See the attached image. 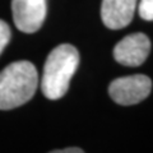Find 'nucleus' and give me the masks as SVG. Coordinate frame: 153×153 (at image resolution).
Listing matches in <instances>:
<instances>
[{
  "label": "nucleus",
  "instance_id": "obj_2",
  "mask_svg": "<svg viewBox=\"0 0 153 153\" xmlns=\"http://www.w3.org/2000/svg\"><path fill=\"white\" fill-rule=\"evenodd\" d=\"M79 65V52L73 45L56 46L46 59L41 89L46 98L59 100L68 92L71 76Z\"/></svg>",
  "mask_w": 153,
  "mask_h": 153
},
{
  "label": "nucleus",
  "instance_id": "obj_1",
  "mask_svg": "<svg viewBox=\"0 0 153 153\" xmlns=\"http://www.w3.org/2000/svg\"><path fill=\"white\" fill-rule=\"evenodd\" d=\"M38 87V73L30 61L7 65L0 71V110H12L27 103Z\"/></svg>",
  "mask_w": 153,
  "mask_h": 153
},
{
  "label": "nucleus",
  "instance_id": "obj_8",
  "mask_svg": "<svg viewBox=\"0 0 153 153\" xmlns=\"http://www.w3.org/2000/svg\"><path fill=\"white\" fill-rule=\"evenodd\" d=\"M10 36H12V32L8 23L0 19V55H1L3 50L5 49V46L10 41Z\"/></svg>",
  "mask_w": 153,
  "mask_h": 153
},
{
  "label": "nucleus",
  "instance_id": "obj_7",
  "mask_svg": "<svg viewBox=\"0 0 153 153\" xmlns=\"http://www.w3.org/2000/svg\"><path fill=\"white\" fill-rule=\"evenodd\" d=\"M138 10L140 18L146 21H153V0H140Z\"/></svg>",
  "mask_w": 153,
  "mask_h": 153
},
{
  "label": "nucleus",
  "instance_id": "obj_6",
  "mask_svg": "<svg viewBox=\"0 0 153 153\" xmlns=\"http://www.w3.org/2000/svg\"><path fill=\"white\" fill-rule=\"evenodd\" d=\"M138 0H102L101 18L110 30H120L133 21Z\"/></svg>",
  "mask_w": 153,
  "mask_h": 153
},
{
  "label": "nucleus",
  "instance_id": "obj_4",
  "mask_svg": "<svg viewBox=\"0 0 153 153\" xmlns=\"http://www.w3.org/2000/svg\"><path fill=\"white\" fill-rule=\"evenodd\" d=\"M13 21L19 31L35 33L44 25L46 0H12Z\"/></svg>",
  "mask_w": 153,
  "mask_h": 153
},
{
  "label": "nucleus",
  "instance_id": "obj_5",
  "mask_svg": "<svg viewBox=\"0 0 153 153\" xmlns=\"http://www.w3.org/2000/svg\"><path fill=\"white\" fill-rule=\"evenodd\" d=\"M151 41L144 33H131L119 41L114 47V57L125 66H139L147 60Z\"/></svg>",
  "mask_w": 153,
  "mask_h": 153
},
{
  "label": "nucleus",
  "instance_id": "obj_3",
  "mask_svg": "<svg viewBox=\"0 0 153 153\" xmlns=\"http://www.w3.org/2000/svg\"><path fill=\"white\" fill-rule=\"evenodd\" d=\"M152 80L143 74L120 76L110 83L108 94L116 103L130 106L142 102L151 93Z\"/></svg>",
  "mask_w": 153,
  "mask_h": 153
},
{
  "label": "nucleus",
  "instance_id": "obj_9",
  "mask_svg": "<svg viewBox=\"0 0 153 153\" xmlns=\"http://www.w3.org/2000/svg\"><path fill=\"white\" fill-rule=\"evenodd\" d=\"M84 151L82 148H78V147H73V148H65V149H57L54 151V153H83Z\"/></svg>",
  "mask_w": 153,
  "mask_h": 153
}]
</instances>
